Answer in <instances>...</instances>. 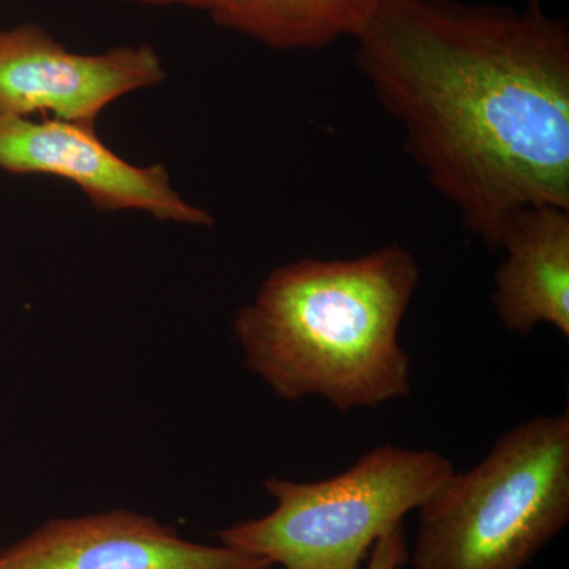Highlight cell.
I'll use <instances>...</instances> for the list:
<instances>
[{
    "mask_svg": "<svg viewBox=\"0 0 569 569\" xmlns=\"http://www.w3.org/2000/svg\"><path fill=\"white\" fill-rule=\"evenodd\" d=\"M108 2L133 3V6L144 7H182V9L201 10L211 13V10L219 0H108Z\"/></svg>",
    "mask_w": 569,
    "mask_h": 569,
    "instance_id": "cell-11",
    "label": "cell"
},
{
    "mask_svg": "<svg viewBox=\"0 0 569 569\" xmlns=\"http://www.w3.org/2000/svg\"><path fill=\"white\" fill-rule=\"evenodd\" d=\"M406 529L402 526L396 527L383 538L378 539L376 546L370 550L369 563L366 569H400L408 561Z\"/></svg>",
    "mask_w": 569,
    "mask_h": 569,
    "instance_id": "cell-10",
    "label": "cell"
},
{
    "mask_svg": "<svg viewBox=\"0 0 569 569\" xmlns=\"http://www.w3.org/2000/svg\"><path fill=\"white\" fill-rule=\"evenodd\" d=\"M0 170L74 183L100 212L140 211L160 222L213 224L211 213L176 190L164 164L122 159L100 140L96 123L0 116Z\"/></svg>",
    "mask_w": 569,
    "mask_h": 569,
    "instance_id": "cell-6",
    "label": "cell"
},
{
    "mask_svg": "<svg viewBox=\"0 0 569 569\" xmlns=\"http://www.w3.org/2000/svg\"><path fill=\"white\" fill-rule=\"evenodd\" d=\"M355 40L407 152L471 234L498 249L523 209H569V28L541 0H381Z\"/></svg>",
    "mask_w": 569,
    "mask_h": 569,
    "instance_id": "cell-1",
    "label": "cell"
},
{
    "mask_svg": "<svg viewBox=\"0 0 569 569\" xmlns=\"http://www.w3.org/2000/svg\"><path fill=\"white\" fill-rule=\"evenodd\" d=\"M419 277L417 257L397 244L279 266L234 317L247 367L282 399L321 397L340 413L407 399L399 335Z\"/></svg>",
    "mask_w": 569,
    "mask_h": 569,
    "instance_id": "cell-2",
    "label": "cell"
},
{
    "mask_svg": "<svg viewBox=\"0 0 569 569\" xmlns=\"http://www.w3.org/2000/svg\"><path fill=\"white\" fill-rule=\"evenodd\" d=\"M381 0H219L211 10L219 28L280 51L321 50L356 37Z\"/></svg>",
    "mask_w": 569,
    "mask_h": 569,
    "instance_id": "cell-9",
    "label": "cell"
},
{
    "mask_svg": "<svg viewBox=\"0 0 569 569\" xmlns=\"http://www.w3.org/2000/svg\"><path fill=\"white\" fill-rule=\"evenodd\" d=\"M419 511L415 569H526L569 522V415L507 430Z\"/></svg>",
    "mask_w": 569,
    "mask_h": 569,
    "instance_id": "cell-3",
    "label": "cell"
},
{
    "mask_svg": "<svg viewBox=\"0 0 569 569\" xmlns=\"http://www.w3.org/2000/svg\"><path fill=\"white\" fill-rule=\"evenodd\" d=\"M167 80L162 56L151 44L102 52L71 51L47 29L24 22L0 29V116L96 123L127 93Z\"/></svg>",
    "mask_w": 569,
    "mask_h": 569,
    "instance_id": "cell-5",
    "label": "cell"
},
{
    "mask_svg": "<svg viewBox=\"0 0 569 569\" xmlns=\"http://www.w3.org/2000/svg\"><path fill=\"white\" fill-rule=\"evenodd\" d=\"M505 260L493 280L498 320L522 337L550 325L569 339V209L533 206L501 236Z\"/></svg>",
    "mask_w": 569,
    "mask_h": 569,
    "instance_id": "cell-8",
    "label": "cell"
},
{
    "mask_svg": "<svg viewBox=\"0 0 569 569\" xmlns=\"http://www.w3.org/2000/svg\"><path fill=\"white\" fill-rule=\"evenodd\" d=\"M455 471L433 449L381 445L335 478H268L276 508L219 531L220 545L283 569H361L378 539L402 526Z\"/></svg>",
    "mask_w": 569,
    "mask_h": 569,
    "instance_id": "cell-4",
    "label": "cell"
},
{
    "mask_svg": "<svg viewBox=\"0 0 569 569\" xmlns=\"http://www.w3.org/2000/svg\"><path fill=\"white\" fill-rule=\"evenodd\" d=\"M228 546L183 539L173 527L127 509L51 519L0 550V569H271Z\"/></svg>",
    "mask_w": 569,
    "mask_h": 569,
    "instance_id": "cell-7",
    "label": "cell"
}]
</instances>
